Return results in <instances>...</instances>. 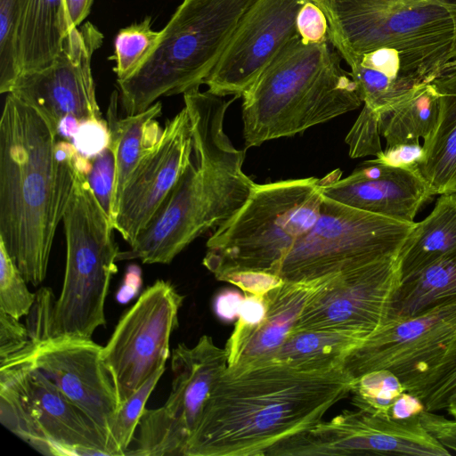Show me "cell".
Masks as SVG:
<instances>
[{
  "instance_id": "ee69618b",
  "label": "cell",
  "mask_w": 456,
  "mask_h": 456,
  "mask_svg": "<svg viewBox=\"0 0 456 456\" xmlns=\"http://www.w3.org/2000/svg\"><path fill=\"white\" fill-rule=\"evenodd\" d=\"M243 299L235 290L225 289L220 292L214 302V309L218 318L224 322L233 321L238 317Z\"/></svg>"
},
{
  "instance_id": "e575fe53",
  "label": "cell",
  "mask_w": 456,
  "mask_h": 456,
  "mask_svg": "<svg viewBox=\"0 0 456 456\" xmlns=\"http://www.w3.org/2000/svg\"><path fill=\"white\" fill-rule=\"evenodd\" d=\"M379 115L377 111L363 105L357 119L346 136L351 158L377 156L383 150L380 142L379 124Z\"/></svg>"
},
{
  "instance_id": "7a4b0ae2",
  "label": "cell",
  "mask_w": 456,
  "mask_h": 456,
  "mask_svg": "<svg viewBox=\"0 0 456 456\" xmlns=\"http://www.w3.org/2000/svg\"><path fill=\"white\" fill-rule=\"evenodd\" d=\"M41 114L9 93L0 119V241L32 286L45 279L78 155Z\"/></svg>"
},
{
  "instance_id": "f546056e",
  "label": "cell",
  "mask_w": 456,
  "mask_h": 456,
  "mask_svg": "<svg viewBox=\"0 0 456 456\" xmlns=\"http://www.w3.org/2000/svg\"><path fill=\"white\" fill-rule=\"evenodd\" d=\"M405 388L390 370H372L355 379L352 387V403L357 409L390 419L389 411Z\"/></svg>"
},
{
  "instance_id": "9c48e42d",
  "label": "cell",
  "mask_w": 456,
  "mask_h": 456,
  "mask_svg": "<svg viewBox=\"0 0 456 456\" xmlns=\"http://www.w3.org/2000/svg\"><path fill=\"white\" fill-rule=\"evenodd\" d=\"M0 421L45 455L111 456L100 428L25 359L0 362Z\"/></svg>"
},
{
  "instance_id": "277c9868",
  "label": "cell",
  "mask_w": 456,
  "mask_h": 456,
  "mask_svg": "<svg viewBox=\"0 0 456 456\" xmlns=\"http://www.w3.org/2000/svg\"><path fill=\"white\" fill-rule=\"evenodd\" d=\"M330 41L297 36L242 94L246 148L290 137L358 109V86Z\"/></svg>"
},
{
  "instance_id": "d6a6232c",
  "label": "cell",
  "mask_w": 456,
  "mask_h": 456,
  "mask_svg": "<svg viewBox=\"0 0 456 456\" xmlns=\"http://www.w3.org/2000/svg\"><path fill=\"white\" fill-rule=\"evenodd\" d=\"M28 281L0 241V311L20 319L27 316L37 298Z\"/></svg>"
},
{
  "instance_id": "ffe728a7",
  "label": "cell",
  "mask_w": 456,
  "mask_h": 456,
  "mask_svg": "<svg viewBox=\"0 0 456 456\" xmlns=\"http://www.w3.org/2000/svg\"><path fill=\"white\" fill-rule=\"evenodd\" d=\"M363 105L379 115L421 86L431 83L448 62L436 57L381 47L347 61Z\"/></svg>"
},
{
  "instance_id": "d4e9b609",
  "label": "cell",
  "mask_w": 456,
  "mask_h": 456,
  "mask_svg": "<svg viewBox=\"0 0 456 456\" xmlns=\"http://www.w3.org/2000/svg\"><path fill=\"white\" fill-rule=\"evenodd\" d=\"M456 248V192L441 194L431 213L416 223L399 255L402 281Z\"/></svg>"
},
{
  "instance_id": "7402d4cb",
  "label": "cell",
  "mask_w": 456,
  "mask_h": 456,
  "mask_svg": "<svg viewBox=\"0 0 456 456\" xmlns=\"http://www.w3.org/2000/svg\"><path fill=\"white\" fill-rule=\"evenodd\" d=\"M439 94L436 127L423 146L420 175L433 195L456 192V59L449 61L431 82Z\"/></svg>"
},
{
  "instance_id": "f35d334b",
  "label": "cell",
  "mask_w": 456,
  "mask_h": 456,
  "mask_svg": "<svg viewBox=\"0 0 456 456\" xmlns=\"http://www.w3.org/2000/svg\"><path fill=\"white\" fill-rule=\"evenodd\" d=\"M218 281L239 287L247 295L265 297L270 290L281 286L284 281L277 274L257 271L232 272Z\"/></svg>"
},
{
  "instance_id": "2e32d148",
  "label": "cell",
  "mask_w": 456,
  "mask_h": 456,
  "mask_svg": "<svg viewBox=\"0 0 456 456\" xmlns=\"http://www.w3.org/2000/svg\"><path fill=\"white\" fill-rule=\"evenodd\" d=\"M102 39L90 22L71 29L54 61L42 69L22 73L10 93L37 110L56 134L66 116L79 121L102 119L91 61Z\"/></svg>"
},
{
  "instance_id": "6da1fadb",
  "label": "cell",
  "mask_w": 456,
  "mask_h": 456,
  "mask_svg": "<svg viewBox=\"0 0 456 456\" xmlns=\"http://www.w3.org/2000/svg\"><path fill=\"white\" fill-rule=\"evenodd\" d=\"M354 380L343 367L315 372L273 362L227 367L185 456H265L277 443L322 421Z\"/></svg>"
},
{
  "instance_id": "b9f144b4",
  "label": "cell",
  "mask_w": 456,
  "mask_h": 456,
  "mask_svg": "<svg viewBox=\"0 0 456 456\" xmlns=\"http://www.w3.org/2000/svg\"><path fill=\"white\" fill-rule=\"evenodd\" d=\"M423 427L446 449L456 452V419H449L435 411H423L420 415Z\"/></svg>"
},
{
  "instance_id": "8d00e7d4",
  "label": "cell",
  "mask_w": 456,
  "mask_h": 456,
  "mask_svg": "<svg viewBox=\"0 0 456 456\" xmlns=\"http://www.w3.org/2000/svg\"><path fill=\"white\" fill-rule=\"evenodd\" d=\"M297 30L302 40L320 44L329 39V23L322 8L313 0H307L297 16Z\"/></svg>"
},
{
  "instance_id": "7dc6e473",
  "label": "cell",
  "mask_w": 456,
  "mask_h": 456,
  "mask_svg": "<svg viewBox=\"0 0 456 456\" xmlns=\"http://www.w3.org/2000/svg\"><path fill=\"white\" fill-rule=\"evenodd\" d=\"M80 122L81 121L73 116H66L60 121L57 134L68 140H72L78 129Z\"/></svg>"
},
{
  "instance_id": "d6986e66",
  "label": "cell",
  "mask_w": 456,
  "mask_h": 456,
  "mask_svg": "<svg viewBox=\"0 0 456 456\" xmlns=\"http://www.w3.org/2000/svg\"><path fill=\"white\" fill-rule=\"evenodd\" d=\"M335 169L320 178L326 197L389 218L414 222L434 195L419 171L387 166L373 159L359 165L348 176Z\"/></svg>"
},
{
  "instance_id": "ac0fdd59",
  "label": "cell",
  "mask_w": 456,
  "mask_h": 456,
  "mask_svg": "<svg viewBox=\"0 0 456 456\" xmlns=\"http://www.w3.org/2000/svg\"><path fill=\"white\" fill-rule=\"evenodd\" d=\"M191 126L185 107L167 119L155 148L141 161L122 192L115 230L132 245L153 218L191 160Z\"/></svg>"
},
{
  "instance_id": "681fc988",
  "label": "cell",
  "mask_w": 456,
  "mask_h": 456,
  "mask_svg": "<svg viewBox=\"0 0 456 456\" xmlns=\"http://www.w3.org/2000/svg\"><path fill=\"white\" fill-rule=\"evenodd\" d=\"M445 410L456 419V391L449 397Z\"/></svg>"
},
{
  "instance_id": "1f68e13d",
  "label": "cell",
  "mask_w": 456,
  "mask_h": 456,
  "mask_svg": "<svg viewBox=\"0 0 456 456\" xmlns=\"http://www.w3.org/2000/svg\"><path fill=\"white\" fill-rule=\"evenodd\" d=\"M166 370V366L155 372L136 392L118 408L109 436L111 456H123L128 451L146 403Z\"/></svg>"
},
{
  "instance_id": "8fae6325",
  "label": "cell",
  "mask_w": 456,
  "mask_h": 456,
  "mask_svg": "<svg viewBox=\"0 0 456 456\" xmlns=\"http://www.w3.org/2000/svg\"><path fill=\"white\" fill-rule=\"evenodd\" d=\"M456 365V302L391 317L352 351L343 368L357 379L387 370L418 397Z\"/></svg>"
},
{
  "instance_id": "3957f363",
  "label": "cell",
  "mask_w": 456,
  "mask_h": 456,
  "mask_svg": "<svg viewBox=\"0 0 456 456\" xmlns=\"http://www.w3.org/2000/svg\"><path fill=\"white\" fill-rule=\"evenodd\" d=\"M191 126V160L152 220L157 237L183 251L230 221L256 184L242 170L245 151L234 147L224 121L232 101L194 88L183 94Z\"/></svg>"
},
{
  "instance_id": "83f0119b",
  "label": "cell",
  "mask_w": 456,
  "mask_h": 456,
  "mask_svg": "<svg viewBox=\"0 0 456 456\" xmlns=\"http://www.w3.org/2000/svg\"><path fill=\"white\" fill-rule=\"evenodd\" d=\"M440 99L432 83L419 86L403 101L379 113L386 146L419 142L427 145L437 125Z\"/></svg>"
},
{
  "instance_id": "d590c367",
  "label": "cell",
  "mask_w": 456,
  "mask_h": 456,
  "mask_svg": "<svg viewBox=\"0 0 456 456\" xmlns=\"http://www.w3.org/2000/svg\"><path fill=\"white\" fill-rule=\"evenodd\" d=\"M110 140L108 122L102 118L81 121L72 143L81 156L91 159L109 145Z\"/></svg>"
},
{
  "instance_id": "7bdbcfd3",
  "label": "cell",
  "mask_w": 456,
  "mask_h": 456,
  "mask_svg": "<svg viewBox=\"0 0 456 456\" xmlns=\"http://www.w3.org/2000/svg\"><path fill=\"white\" fill-rule=\"evenodd\" d=\"M425 410V404L419 397L405 391L393 403L389 416L394 420H404L419 416Z\"/></svg>"
},
{
  "instance_id": "5bb4252c",
  "label": "cell",
  "mask_w": 456,
  "mask_h": 456,
  "mask_svg": "<svg viewBox=\"0 0 456 456\" xmlns=\"http://www.w3.org/2000/svg\"><path fill=\"white\" fill-rule=\"evenodd\" d=\"M183 298L169 281L158 280L121 317L102 346V358L119 406L166 366Z\"/></svg>"
},
{
  "instance_id": "484cf974",
  "label": "cell",
  "mask_w": 456,
  "mask_h": 456,
  "mask_svg": "<svg viewBox=\"0 0 456 456\" xmlns=\"http://www.w3.org/2000/svg\"><path fill=\"white\" fill-rule=\"evenodd\" d=\"M364 341L362 337L345 331H293L271 362L300 371H328L343 367L346 356Z\"/></svg>"
},
{
  "instance_id": "8992f818",
  "label": "cell",
  "mask_w": 456,
  "mask_h": 456,
  "mask_svg": "<svg viewBox=\"0 0 456 456\" xmlns=\"http://www.w3.org/2000/svg\"><path fill=\"white\" fill-rule=\"evenodd\" d=\"M322 199L316 177L256 183L241 208L208 240L203 265L216 280L238 271L277 274L317 222Z\"/></svg>"
},
{
  "instance_id": "cb8c5ba5",
  "label": "cell",
  "mask_w": 456,
  "mask_h": 456,
  "mask_svg": "<svg viewBox=\"0 0 456 456\" xmlns=\"http://www.w3.org/2000/svg\"><path fill=\"white\" fill-rule=\"evenodd\" d=\"M69 32L64 0H25L20 45L21 74L49 66L61 51Z\"/></svg>"
},
{
  "instance_id": "836d02e7",
  "label": "cell",
  "mask_w": 456,
  "mask_h": 456,
  "mask_svg": "<svg viewBox=\"0 0 456 456\" xmlns=\"http://www.w3.org/2000/svg\"><path fill=\"white\" fill-rule=\"evenodd\" d=\"M91 168L86 175L88 183L115 229L117 208L115 204L116 156L110 141L109 145L90 159Z\"/></svg>"
},
{
  "instance_id": "52a82bcc",
  "label": "cell",
  "mask_w": 456,
  "mask_h": 456,
  "mask_svg": "<svg viewBox=\"0 0 456 456\" xmlns=\"http://www.w3.org/2000/svg\"><path fill=\"white\" fill-rule=\"evenodd\" d=\"M62 222L66 268L50 330L53 336L91 338L106 324L105 301L119 251L112 236L115 229L77 167Z\"/></svg>"
},
{
  "instance_id": "4fadbf2b",
  "label": "cell",
  "mask_w": 456,
  "mask_h": 456,
  "mask_svg": "<svg viewBox=\"0 0 456 456\" xmlns=\"http://www.w3.org/2000/svg\"><path fill=\"white\" fill-rule=\"evenodd\" d=\"M228 367L224 348L203 335L172 351L170 394L159 408L145 409L126 455L185 456L208 396Z\"/></svg>"
},
{
  "instance_id": "f1b7e54d",
  "label": "cell",
  "mask_w": 456,
  "mask_h": 456,
  "mask_svg": "<svg viewBox=\"0 0 456 456\" xmlns=\"http://www.w3.org/2000/svg\"><path fill=\"white\" fill-rule=\"evenodd\" d=\"M25 0H0V93L9 94L21 74L20 36Z\"/></svg>"
},
{
  "instance_id": "9a60e30c",
  "label": "cell",
  "mask_w": 456,
  "mask_h": 456,
  "mask_svg": "<svg viewBox=\"0 0 456 456\" xmlns=\"http://www.w3.org/2000/svg\"><path fill=\"white\" fill-rule=\"evenodd\" d=\"M399 252L334 274L307 303L292 332L338 330L366 340L391 317L402 282Z\"/></svg>"
},
{
  "instance_id": "4dcf8cb0",
  "label": "cell",
  "mask_w": 456,
  "mask_h": 456,
  "mask_svg": "<svg viewBox=\"0 0 456 456\" xmlns=\"http://www.w3.org/2000/svg\"><path fill=\"white\" fill-rule=\"evenodd\" d=\"M159 32L151 28V19L122 28L117 34L114 45L118 81L133 75L148 59L157 45Z\"/></svg>"
},
{
  "instance_id": "30bf717a",
  "label": "cell",
  "mask_w": 456,
  "mask_h": 456,
  "mask_svg": "<svg viewBox=\"0 0 456 456\" xmlns=\"http://www.w3.org/2000/svg\"><path fill=\"white\" fill-rule=\"evenodd\" d=\"M415 224L323 195L317 222L288 253L277 275L284 281L314 280L395 254Z\"/></svg>"
},
{
  "instance_id": "bcb514c9",
  "label": "cell",
  "mask_w": 456,
  "mask_h": 456,
  "mask_svg": "<svg viewBox=\"0 0 456 456\" xmlns=\"http://www.w3.org/2000/svg\"><path fill=\"white\" fill-rule=\"evenodd\" d=\"M142 284V271L139 266L130 265L125 274V279L122 287L117 294L118 301L120 303H126L129 301L139 290Z\"/></svg>"
},
{
  "instance_id": "60d3db41",
  "label": "cell",
  "mask_w": 456,
  "mask_h": 456,
  "mask_svg": "<svg viewBox=\"0 0 456 456\" xmlns=\"http://www.w3.org/2000/svg\"><path fill=\"white\" fill-rule=\"evenodd\" d=\"M456 391V365L446 374L428 387L419 398L426 411H438L445 410L449 397Z\"/></svg>"
},
{
  "instance_id": "e0dca14e",
  "label": "cell",
  "mask_w": 456,
  "mask_h": 456,
  "mask_svg": "<svg viewBox=\"0 0 456 456\" xmlns=\"http://www.w3.org/2000/svg\"><path fill=\"white\" fill-rule=\"evenodd\" d=\"M307 0H255L206 78L208 91L241 97L264 69L298 36L297 16Z\"/></svg>"
},
{
  "instance_id": "5b68a950",
  "label": "cell",
  "mask_w": 456,
  "mask_h": 456,
  "mask_svg": "<svg viewBox=\"0 0 456 456\" xmlns=\"http://www.w3.org/2000/svg\"><path fill=\"white\" fill-rule=\"evenodd\" d=\"M255 0H183L153 52L129 77L118 80L127 115L144 111L161 96L200 87L210 75Z\"/></svg>"
},
{
  "instance_id": "4316f807",
  "label": "cell",
  "mask_w": 456,
  "mask_h": 456,
  "mask_svg": "<svg viewBox=\"0 0 456 456\" xmlns=\"http://www.w3.org/2000/svg\"><path fill=\"white\" fill-rule=\"evenodd\" d=\"M453 302H456V248L402 281L391 317L412 316Z\"/></svg>"
},
{
  "instance_id": "ab89813d",
  "label": "cell",
  "mask_w": 456,
  "mask_h": 456,
  "mask_svg": "<svg viewBox=\"0 0 456 456\" xmlns=\"http://www.w3.org/2000/svg\"><path fill=\"white\" fill-rule=\"evenodd\" d=\"M29 343L26 325L19 319L0 311V361H4L24 349Z\"/></svg>"
},
{
  "instance_id": "c3c4849f",
  "label": "cell",
  "mask_w": 456,
  "mask_h": 456,
  "mask_svg": "<svg viewBox=\"0 0 456 456\" xmlns=\"http://www.w3.org/2000/svg\"><path fill=\"white\" fill-rule=\"evenodd\" d=\"M443 2L450 12L454 25V43L452 59H456V0H443Z\"/></svg>"
},
{
  "instance_id": "74e56055",
  "label": "cell",
  "mask_w": 456,
  "mask_h": 456,
  "mask_svg": "<svg viewBox=\"0 0 456 456\" xmlns=\"http://www.w3.org/2000/svg\"><path fill=\"white\" fill-rule=\"evenodd\" d=\"M425 158L423 144L410 142L386 146L373 160L393 167L419 172Z\"/></svg>"
},
{
  "instance_id": "f6af8a7d",
  "label": "cell",
  "mask_w": 456,
  "mask_h": 456,
  "mask_svg": "<svg viewBox=\"0 0 456 456\" xmlns=\"http://www.w3.org/2000/svg\"><path fill=\"white\" fill-rule=\"evenodd\" d=\"M94 0H64L66 19L69 31L78 28L88 16Z\"/></svg>"
},
{
  "instance_id": "603a6c76",
  "label": "cell",
  "mask_w": 456,
  "mask_h": 456,
  "mask_svg": "<svg viewBox=\"0 0 456 456\" xmlns=\"http://www.w3.org/2000/svg\"><path fill=\"white\" fill-rule=\"evenodd\" d=\"M118 92L110 96L107 122L116 156L115 204L118 208L124 188L141 161L155 148L162 134L156 118L162 105L153 103L144 111L126 118L118 117Z\"/></svg>"
},
{
  "instance_id": "ba28073f",
  "label": "cell",
  "mask_w": 456,
  "mask_h": 456,
  "mask_svg": "<svg viewBox=\"0 0 456 456\" xmlns=\"http://www.w3.org/2000/svg\"><path fill=\"white\" fill-rule=\"evenodd\" d=\"M325 13L329 39L348 60L390 47L449 61L454 25L443 0H313Z\"/></svg>"
},
{
  "instance_id": "44dd1931",
  "label": "cell",
  "mask_w": 456,
  "mask_h": 456,
  "mask_svg": "<svg viewBox=\"0 0 456 456\" xmlns=\"http://www.w3.org/2000/svg\"><path fill=\"white\" fill-rule=\"evenodd\" d=\"M333 275L284 281L270 290L265 296L264 319L248 335L228 368L245 369L270 362L294 330L307 303Z\"/></svg>"
},
{
  "instance_id": "7c38bea8",
  "label": "cell",
  "mask_w": 456,
  "mask_h": 456,
  "mask_svg": "<svg viewBox=\"0 0 456 456\" xmlns=\"http://www.w3.org/2000/svg\"><path fill=\"white\" fill-rule=\"evenodd\" d=\"M54 302L50 288L43 287L37 292L26 316L29 343L10 359L28 360L100 428L109 444L119 404L102 358V346L91 338L52 335Z\"/></svg>"
}]
</instances>
